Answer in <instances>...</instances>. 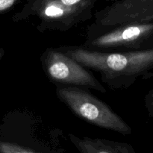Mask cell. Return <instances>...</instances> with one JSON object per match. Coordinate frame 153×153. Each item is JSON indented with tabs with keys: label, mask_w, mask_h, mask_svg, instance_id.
I'll return each instance as SVG.
<instances>
[{
	"label": "cell",
	"mask_w": 153,
	"mask_h": 153,
	"mask_svg": "<svg viewBox=\"0 0 153 153\" xmlns=\"http://www.w3.org/2000/svg\"><path fill=\"white\" fill-rule=\"evenodd\" d=\"M4 55V49H1V48H0V60L1 59V58L3 57V55Z\"/></svg>",
	"instance_id": "10"
},
{
	"label": "cell",
	"mask_w": 153,
	"mask_h": 153,
	"mask_svg": "<svg viewBox=\"0 0 153 153\" xmlns=\"http://www.w3.org/2000/svg\"><path fill=\"white\" fill-rule=\"evenodd\" d=\"M92 9L72 7L61 0H28L13 16L14 22L35 16L40 31H66L91 18Z\"/></svg>",
	"instance_id": "4"
},
{
	"label": "cell",
	"mask_w": 153,
	"mask_h": 153,
	"mask_svg": "<svg viewBox=\"0 0 153 153\" xmlns=\"http://www.w3.org/2000/svg\"><path fill=\"white\" fill-rule=\"evenodd\" d=\"M56 88L60 101L81 119L123 135L131 133V127L120 116L86 89L65 85H56Z\"/></svg>",
	"instance_id": "2"
},
{
	"label": "cell",
	"mask_w": 153,
	"mask_h": 153,
	"mask_svg": "<svg viewBox=\"0 0 153 153\" xmlns=\"http://www.w3.org/2000/svg\"><path fill=\"white\" fill-rule=\"evenodd\" d=\"M57 49L98 73L102 82L114 90L127 89L138 78L148 79L152 73L153 46L125 52H104L77 46Z\"/></svg>",
	"instance_id": "1"
},
{
	"label": "cell",
	"mask_w": 153,
	"mask_h": 153,
	"mask_svg": "<svg viewBox=\"0 0 153 153\" xmlns=\"http://www.w3.org/2000/svg\"><path fill=\"white\" fill-rule=\"evenodd\" d=\"M72 143L82 153H134L129 145L104 139L77 137L70 134Z\"/></svg>",
	"instance_id": "6"
},
{
	"label": "cell",
	"mask_w": 153,
	"mask_h": 153,
	"mask_svg": "<svg viewBox=\"0 0 153 153\" xmlns=\"http://www.w3.org/2000/svg\"><path fill=\"white\" fill-rule=\"evenodd\" d=\"M82 46L104 52H125L152 47L153 22H132L104 28L90 26Z\"/></svg>",
	"instance_id": "3"
},
{
	"label": "cell",
	"mask_w": 153,
	"mask_h": 153,
	"mask_svg": "<svg viewBox=\"0 0 153 153\" xmlns=\"http://www.w3.org/2000/svg\"><path fill=\"white\" fill-rule=\"evenodd\" d=\"M0 153H38L16 143L0 140Z\"/></svg>",
	"instance_id": "7"
},
{
	"label": "cell",
	"mask_w": 153,
	"mask_h": 153,
	"mask_svg": "<svg viewBox=\"0 0 153 153\" xmlns=\"http://www.w3.org/2000/svg\"><path fill=\"white\" fill-rule=\"evenodd\" d=\"M94 1H99V0H94ZM106 1H119V0H106Z\"/></svg>",
	"instance_id": "11"
},
{
	"label": "cell",
	"mask_w": 153,
	"mask_h": 153,
	"mask_svg": "<svg viewBox=\"0 0 153 153\" xmlns=\"http://www.w3.org/2000/svg\"><path fill=\"white\" fill-rule=\"evenodd\" d=\"M20 0H0V13L11 8Z\"/></svg>",
	"instance_id": "9"
},
{
	"label": "cell",
	"mask_w": 153,
	"mask_h": 153,
	"mask_svg": "<svg viewBox=\"0 0 153 153\" xmlns=\"http://www.w3.org/2000/svg\"><path fill=\"white\" fill-rule=\"evenodd\" d=\"M151 76L152 78L153 82V72L149 75V77H151ZM144 105L145 108L146 109V111H147L148 116H149V117L152 120L153 122V85L152 88L149 90V91L147 93L146 97H145Z\"/></svg>",
	"instance_id": "8"
},
{
	"label": "cell",
	"mask_w": 153,
	"mask_h": 153,
	"mask_svg": "<svg viewBox=\"0 0 153 153\" xmlns=\"http://www.w3.org/2000/svg\"><path fill=\"white\" fill-rule=\"evenodd\" d=\"M46 76L56 85L78 87L106 94L105 87L80 63L58 50L48 48L40 57Z\"/></svg>",
	"instance_id": "5"
}]
</instances>
